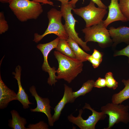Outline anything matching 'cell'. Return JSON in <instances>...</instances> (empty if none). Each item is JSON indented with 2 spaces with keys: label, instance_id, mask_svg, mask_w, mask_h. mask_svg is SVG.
Returning <instances> with one entry per match:
<instances>
[{
  "label": "cell",
  "instance_id": "cell-20",
  "mask_svg": "<svg viewBox=\"0 0 129 129\" xmlns=\"http://www.w3.org/2000/svg\"><path fill=\"white\" fill-rule=\"evenodd\" d=\"M95 81L93 80H89L84 83L82 86L78 91L73 92V97L74 99L79 96H84L86 93L90 92L94 87Z\"/></svg>",
  "mask_w": 129,
  "mask_h": 129
},
{
  "label": "cell",
  "instance_id": "cell-28",
  "mask_svg": "<svg viewBox=\"0 0 129 129\" xmlns=\"http://www.w3.org/2000/svg\"><path fill=\"white\" fill-rule=\"evenodd\" d=\"M87 60L91 63L94 68L98 67L102 62L93 58L91 55L88 57Z\"/></svg>",
  "mask_w": 129,
  "mask_h": 129
},
{
  "label": "cell",
  "instance_id": "cell-22",
  "mask_svg": "<svg viewBox=\"0 0 129 129\" xmlns=\"http://www.w3.org/2000/svg\"><path fill=\"white\" fill-rule=\"evenodd\" d=\"M119 4L121 12L129 22V0H119Z\"/></svg>",
  "mask_w": 129,
  "mask_h": 129
},
{
  "label": "cell",
  "instance_id": "cell-12",
  "mask_svg": "<svg viewBox=\"0 0 129 129\" xmlns=\"http://www.w3.org/2000/svg\"><path fill=\"white\" fill-rule=\"evenodd\" d=\"M64 91L63 97L54 108V113L52 116L54 123L59 119L61 111L65 105L69 103H72L75 101L73 98L72 88L65 84H64Z\"/></svg>",
  "mask_w": 129,
  "mask_h": 129
},
{
  "label": "cell",
  "instance_id": "cell-4",
  "mask_svg": "<svg viewBox=\"0 0 129 129\" xmlns=\"http://www.w3.org/2000/svg\"><path fill=\"white\" fill-rule=\"evenodd\" d=\"M107 28L102 22L90 27H85L82 30L85 35V41L97 42L102 48L108 46L113 42Z\"/></svg>",
  "mask_w": 129,
  "mask_h": 129
},
{
  "label": "cell",
  "instance_id": "cell-19",
  "mask_svg": "<svg viewBox=\"0 0 129 129\" xmlns=\"http://www.w3.org/2000/svg\"><path fill=\"white\" fill-rule=\"evenodd\" d=\"M56 50L68 57L76 58L75 55L67 40L60 39Z\"/></svg>",
  "mask_w": 129,
  "mask_h": 129
},
{
  "label": "cell",
  "instance_id": "cell-13",
  "mask_svg": "<svg viewBox=\"0 0 129 129\" xmlns=\"http://www.w3.org/2000/svg\"><path fill=\"white\" fill-rule=\"evenodd\" d=\"M108 30L114 46L122 42L129 44V27L122 26L115 28L112 26Z\"/></svg>",
  "mask_w": 129,
  "mask_h": 129
},
{
  "label": "cell",
  "instance_id": "cell-17",
  "mask_svg": "<svg viewBox=\"0 0 129 129\" xmlns=\"http://www.w3.org/2000/svg\"><path fill=\"white\" fill-rule=\"evenodd\" d=\"M122 82L125 86L124 88L118 93L113 94L112 98V102L120 104L129 98V78L128 80L123 79Z\"/></svg>",
  "mask_w": 129,
  "mask_h": 129
},
{
  "label": "cell",
  "instance_id": "cell-1",
  "mask_svg": "<svg viewBox=\"0 0 129 129\" xmlns=\"http://www.w3.org/2000/svg\"><path fill=\"white\" fill-rule=\"evenodd\" d=\"M54 54L58 63L57 80L63 79L70 83L83 70V62L55 51Z\"/></svg>",
  "mask_w": 129,
  "mask_h": 129
},
{
  "label": "cell",
  "instance_id": "cell-27",
  "mask_svg": "<svg viewBox=\"0 0 129 129\" xmlns=\"http://www.w3.org/2000/svg\"><path fill=\"white\" fill-rule=\"evenodd\" d=\"M106 86V82L105 78L99 77L95 81L94 87L98 88H102Z\"/></svg>",
  "mask_w": 129,
  "mask_h": 129
},
{
  "label": "cell",
  "instance_id": "cell-2",
  "mask_svg": "<svg viewBox=\"0 0 129 129\" xmlns=\"http://www.w3.org/2000/svg\"><path fill=\"white\" fill-rule=\"evenodd\" d=\"M9 7L18 19L24 22L36 19L43 11L40 3L29 0H10Z\"/></svg>",
  "mask_w": 129,
  "mask_h": 129
},
{
  "label": "cell",
  "instance_id": "cell-24",
  "mask_svg": "<svg viewBox=\"0 0 129 129\" xmlns=\"http://www.w3.org/2000/svg\"><path fill=\"white\" fill-rule=\"evenodd\" d=\"M48 125L43 121L35 124H29L27 126V129H48Z\"/></svg>",
  "mask_w": 129,
  "mask_h": 129
},
{
  "label": "cell",
  "instance_id": "cell-26",
  "mask_svg": "<svg viewBox=\"0 0 129 129\" xmlns=\"http://www.w3.org/2000/svg\"><path fill=\"white\" fill-rule=\"evenodd\" d=\"M114 56L123 55L127 56L128 58L129 63V45L123 49L116 51L114 54Z\"/></svg>",
  "mask_w": 129,
  "mask_h": 129
},
{
  "label": "cell",
  "instance_id": "cell-8",
  "mask_svg": "<svg viewBox=\"0 0 129 129\" xmlns=\"http://www.w3.org/2000/svg\"><path fill=\"white\" fill-rule=\"evenodd\" d=\"M83 109H88L92 112L91 115L86 120L82 117L83 110L82 109L79 110V114L77 117L74 116L72 114L69 115L67 118L70 122L76 125L81 129H95V126L99 121L104 119L106 117V114L102 112H98L92 108L90 105L85 103Z\"/></svg>",
  "mask_w": 129,
  "mask_h": 129
},
{
  "label": "cell",
  "instance_id": "cell-32",
  "mask_svg": "<svg viewBox=\"0 0 129 129\" xmlns=\"http://www.w3.org/2000/svg\"><path fill=\"white\" fill-rule=\"evenodd\" d=\"M10 0H0V2L2 3H8Z\"/></svg>",
  "mask_w": 129,
  "mask_h": 129
},
{
  "label": "cell",
  "instance_id": "cell-29",
  "mask_svg": "<svg viewBox=\"0 0 129 129\" xmlns=\"http://www.w3.org/2000/svg\"><path fill=\"white\" fill-rule=\"evenodd\" d=\"M93 58L102 62V54L97 49H94L91 55Z\"/></svg>",
  "mask_w": 129,
  "mask_h": 129
},
{
  "label": "cell",
  "instance_id": "cell-18",
  "mask_svg": "<svg viewBox=\"0 0 129 129\" xmlns=\"http://www.w3.org/2000/svg\"><path fill=\"white\" fill-rule=\"evenodd\" d=\"M67 40L75 55L76 59L82 62L87 60V57L90 54L84 51L79 47V45L70 37H69Z\"/></svg>",
  "mask_w": 129,
  "mask_h": 129
},
{
  "label": "cell",
  "instance_id": "cell-7",
  "mask_svg": "<svg viewBox=\"0 0 129 129\" xmlns=\"http://www.w3.org/2000/svg\"><path fill=\"white\" fill-rule=\"evenodd\" d=\"M73 8L72 5L69 3L61 5L60 11L65 21L64 25V29L69 37L76 42L84 50L90 51V49L87 45V42L83 41L80 38L78 37V33L75 30V23L78 21L75 19L71 13V10Z\"/></svg>",
  "mask_w": 129,
  "mask_h": 129
},
{
  "label": "cell",
  "instance_id": "cell-23",
  "mask_svg": "<svg viewBox=\"0 0 129 129\" xmlns=\"http://www.w3.org/2000/svg\"><path fill=\"white\" fill-rule=\"evenodd\" d=\"M9 26L6 20L3 12H0V34H2L7 31Z\"/></svg>",
  "mask_w": 129,
  "mask_h": 129
},
{
  "label": "cell",
  "instance_id": "cell-9",
  "mask_svg": "<svg viewBox=\"0 0 129 129\" xmlns=\"http://www.w3.org/2000/svg\"><path fill=\"white\" fill-rule=\"evenodd\" d=\"M60 39L58 37L53 40L46 43H40L38 45L37 47L42 52L43 54L44 61L42 66L43 70L48 72L49 76L48 79L47 83L50 85H54L57 82L55 75L56 70L55 68L51 67L48 61V56L50 52L53 49L56 48Z\"/></svg>",
  "mask_w": 129,
  "mask_h": 129
},
{
  "label": "cell",
  "instance_id": "cell-10",
  "mask_svg": "<svg viewBox=\"0 0 129 129\" xmlns=\"http://www.w3.org/2000/svg\"><path fill=\"white\" fill-rule=\"evenodd\" d=\"M29 91L32 96L35 98L37 104L36 107L34 109H30L31 111L44 113L47 117L48 125L50 126H53L54 123L51 113V107L50 105L49 99L48 98H43L39 96L34 86H32L30 88Z\"/></svg>",
  "mask_w": 129,
  "mask_h": 129
},
{
  "label": "cell",
  "instance_id": "cell-11",
  "mask_svg": "<svg viewBox=\"0 0 129 129\" xmlns=\"http://www.w3.org/2000/svg\"><path fill=\"white\" fill-rule=\"evenodd\" d=\"M119 0H111L110 4L108 6L109 12L108 16L105 20L102 21L104 26L106 28L111 23L116 21H128L121 10L118 3Z\"/></svg>",
  "mask_w": 129,
  "mask_h": 129
},
{
  "label": "cell",
  "instance_id": "cell-30",
  "mask_svg": "<svg viewBox=\"0 0 129 129\" xmlns=\"http://www.w3.org/2000/svg\"><path fill=\"white\" fill-rule=\"evenodd\" d=\"M32 1L36 2L42 3V4H48L52 6L54 5L53 2L50 0H32Z\"/></svg>",
  "mask_w": 129,
  "mask_h": 129
},
{
  "label": "cell",
  "instance_id": "cell-14",
  "mask_svg": "<svg viewBox=\"0 0 129 129\" xmlns=\"http://www.w3.org/2000/svg\"><path fill=\"white\" fill-rule=\"evenodd\" d=\"M21 68L19 65L17 66L15 69V72H13L12 74L14 75V78L17 81L18 89L16 95V100L18 101L23 105L24 109L28 108L29 104H32L28 99V97L23 88L21 85Z\"/></svg>",
  "mask_w": 129,
  "mask_h": 129
},
{
  "label": "cell",
  "instance_id": "cell-21",
  "mask_svg": "<svg viewBox=\"0 0 129 129\" xmlns=\"http://www.w3.org/2000/svg\"><path fill=\"white\" fill-rule=\"evenodd\" d=\"M106 86L115 90L118 87V83L113 77V73L111 72L107 73L105 76Z\"/></svg>",
  "mask_w": 129,
  "mask_h": 129
},
{
  "label": "cell",
  "instance_id": "cell-16",
  "mask_svg": "<svg viewBox=\"0 0 129 129\" xmlns=\"http://www.w3.org/2000/svg\"><path fill=\"white\" fill-rule=\"evenodd\" d=\"M12 119L8 120V126L12 129H27L25 125L27 123L26 119L21 117L16 110L10 112Z\"/></svg>",
  "mask_w": 129,
  "mask_h": 129
},
{
  "label": "cell",
  "instance_id": "cell-3",
  "mask_svg": "<svg viewBox=\"0 0 129 129\" xmlns=\"http://www.w3.org/2000/svg\"><path fill=\"white\" fill-rule=\"evenodd\" d=\"M47 16L48 24L47 29L42 35L35 33L33 41L38 43L44 36L51 34H55L60 39L67 40L69 36L62 23V16L61 11L52 8L47 12Z\"/></svg>",
  "mask_w": 129,
  "mask_h": 129
},
{
  "label": "cell",
  "instance_id": "cell-15",
  "mask_svg": "<svg viewBox=\"0 0 129 129\" xmlns=\"http://www.w3.org/2000/svg\"><path fill=\"white\" fill-rule=\"evenodd\" d=\"M17 94L9 89L2 80L0 75V109L6 108L11 101L16 100Z\"/></svg>",
  "mask_w": 129,
  "mask_h": 129
},
{
  "label": "cell",
  "instance_id": "cell-5",
  "mask_svg": "<svg viewBox=\"0 0 129 129\" xmlns=\"http://www.w3.org/2000/svg\"><path fill=\"white\" fill-rule=\"evenodd\" d=\"M129 108L128 105L112 102L102 107L101 112L109 117L108 126L104 129H111L115 124L120 122L126 124L129 122Z\"/></svg>",
  "mask_w": 129,
  "mask_h": 129
},
{
  "label": "cell",
  "instance_id": "cell-25",
  "mask_svg": "<svg viewBox=\"0 0 129 129\" xmlns=\"http://www.w3.org/2000/svg\"><path fill=\"white\" fill-rule=\"evenodd\" d=\"M79 0H71L69 2V3L71 4L73 8H75V4ZM96 4L98 7L107 9L108 7L102 2L101 0H91Z\"/></svg>",
  "mask_w": 129,
  "mask_h": 129
},
{
  "label": "cell",
  "instance_id": "cell-6",
  "mask_svg": "<svg viewBox=\"0 0 129 129\" xmlns=\"http://www.w3.org/2000/svg\"><path fill=\"white\" fill-rule=\"evenodd\" d=\"M91 0L87 6L72 9L74 12L81 17L86 23V27H88L102 22L107 13L106 9L96 6Z\"/></svg>",
  "mask_w": 129,
  "mask_h": 129
},
{
  "label": "cell",
  "instance_id": "cell-31",
  "mask_svg": "<svg viewBox=\"0 0 129 129\" xmlns=\"http://www.w3.org/2000/svg\"><path fill=\"white\" fill-rule=\"evenodd\" d=\"M60 1L61 3V4H68L70 0H55Z\"/></svg>",
  "mask_w": 129,
  "mask_h": 129
}]
</instances>
